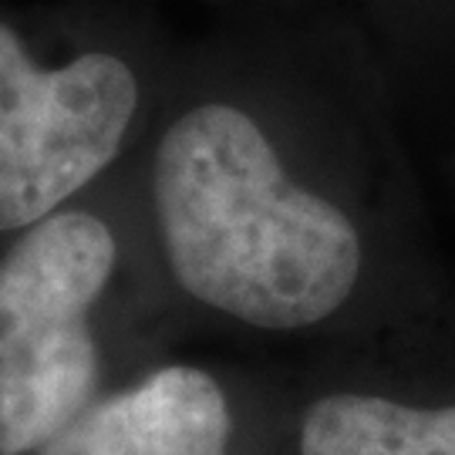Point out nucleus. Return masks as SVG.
Wrapping results in <instances>:
<instances>
[{
	"instance_id": "f257e3e1",
	"label": "nucleus",
	"mask_w": 455,
	"mask_h": 455,
	"mask_svg": "<svg viewBox=\"0 0 455 455\" xmlns=\"http://www.w3.org/2000/svg\"><path fill=\"white\" fill-rule=\"evenodd\" d=\"M156 212L186 293L263 331L331 317L361 274L355 223L287 180L260 125L229 105H199L156 152Z\"/></svg>"
},
{
	"instance_id": "f03ea898",
	"label": "nucleus",
	"mask_w": 455,
	"mask_h": 455,
	"mask_svg": "<svg viewBox=\"0 0 455 455\" xmlns=\"http://www.w3.org/2000/svg\"><path fill=\"white\" fill-rule=\"evenodd\" d=\"M112 229L84 210L51 212L0 260V455L58 439L95 402L101 355L88 310L115 270Z\"/></svg>"
},
{
	"instance_id": "7ed1b4c3",
	"label": "nucleus",
	"mask_w": 455,
	"mask_h": 455,
	"mask_svg": "<svg viewBox=\"0 0 455 455\" xmlns=\"http://www.w3.org/2000/svg\"><path fill=\"white\" fill-rule=\"evenodd\" d=\"M139 105L132 68L82 54L44 71L0 24V229H28L95 180L122 148Z\"/></svg>"
},
{
	"instance_id": "20e7f679",
	"label": "nucleus",
	"mask_w": 455,
	"mask_h": 455,
	"mask_svg": "<svg viewBox=\"0 0 455 455\" xmlns=\"http://www.w3.org/2000/svg\"><path fill=\"white\" fill-rule=\"evenodd\" d=\"M229 405L212 374L172 364L95 398L37 455H229Z\"/></svg>"
},
{
	"instance_id": "39448f33",
	"label": "nucleus",
	"mask_w": 455,
	"mask_h": 455,
	"mask_svg": "<svg viewBox=\"0 0 455 455\" xmlns=\"http://www.w3.org/2000/svg\"><path fill=\"white\" fill-rule=\"evenodd\" d=\"M300 455H455V405L411 408L338 391L307 408Z\"/></svg>"
}]
</instances>
